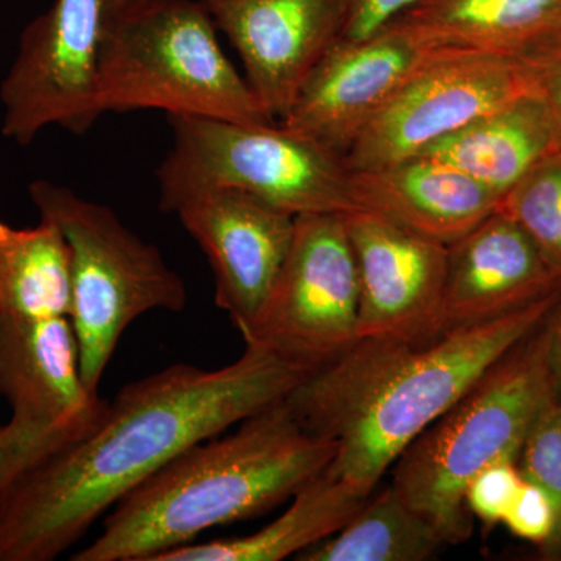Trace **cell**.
<instances>
[{"label": "cell", "mask_w": 561, "mask_h": 561, "mask_svg": "<svg viewBox=\"0 0 561 561\" xmlns=\"http://www.w3.org/2000/svg\"><path fill=\"white\" fill-rule=\"evenodd\" d=\"M530 91L545 106L561 146V33L519 55Z\"/></svg>", "instance_id": "cell-26"}, {"label": "cell", "mask_w": 561, "mask_h": 561, "mask_svg": "<svg viewBox=\"0 0 561 561\" xmlns=\"http://www.w3.org/2000/svg\"><path fill=\"white\" fill-rule=\"evenodd\" d=\"M516 465L524 481L545 491L552 504V534L537 549L538 559L561 561V401L553 394L531 424Z\"/></svg>", "instance_id": "cell-24"}, {"label": "cell", "mask_w": 561, "mask_h": 561, "mask_svg": "<svg viewBox=\"0 0 561 561\" xmlns=\"http://www.w3.org/2000/svg\"><path fill=\"white\" fill-rule=\"evenodd\" d=\"M419 0H350L348 18L339 41H359L375 35L404 14Z\"/></svg>", "instance_id": "cell-28"}, {"label": "cell", "mask_w": 561, "mask_h": 561, "mask_svg": "<svg viewBox=\"0 0 561 561\" xmlns=\"http://www.w3.org/2000/svg\"><path fill=\"white\" fill-rule=\"evenodd\" d=\"M359 280L357 339L423 342L446 331L448 245L378 214H343Z\"/></svg>", "instance_id": "cell-12"}, {"label": "cell", "mask_w": 561, "mask_h": 561, "mask_svg": "<svg viewBox=\"0 0 561 561\" xmlns=\"http://www.w3.org/2000/svg\"><path fill=\"white\" fill-rule=\"evenodd\" d=\"M559 291L560 276L500 209L448 245L446 331L507 316Z\"/></svg>", "instance_id": "cell-16"}, {"label": "cell", "mask_w": 561, "mask_h": 561, "mask_svg": "<svg viewBox=\"0 0 561 561\" xmlns=\"http://www.w3.org/2000/svg\"><path fill=\"white\" fill-rule=\"evenodd\" d=\"M561 291L430 339H357L286 398L302 426L335 445L330 470L371 494L398 457L491 365L537 330Z\"/></svg>", "instance_id": "cell-2"}, {"label": "cell", "mask_w": 561, "mask_h": 561, "mask_svg": "<svg viewBox=\"0 0 561 561\" xmlns=\"http://www.w3.org/2000/svg\"><path fill=\"white\" fill-rule=\"evenodd\" d=\"M523 482L516 460H500L490 465L468 485V511L485 526H496L504 522Z\"/></svg>", "instance_id": "cell-25"}, {"label": "cell", "mask_w": 561, "mask_h": 561, "mask_svg": "<svg viewBox=\"0 0 561 561\" xmlns=\"http://www.w3.org/2000/svg\"><path fill=\"white\" fill-rule=\"evenodd\" d=\"M106 0H55L24 28L0 83L2 135L28 146L49 127L84 135L103 116L99 65Z\"/></svg>", "instance_id": "cell-9"}, {"label": "cell", "mask_w": 561, "mask_h": 561, "mask_svg": "<svg viewBox=\"0 0 561 561\" xmlns=\"http://www.w3.org/2000/svg\"><path fill=\"white\" fill-rule=\"evenodd\" d=\"M559 147L545 106L529 92L437 140L421 154L451 164L502 198Z\"/></svg>", "instance_id": "cell-19"}, {"label": "cell", "mask_w": 561, "mask_h": 561, "mask_svg": "<svg viewBox=\"0 0 561 561\" xmlns=\"http://www.w3.org/2000/svg\"><path fill=\"white\" fill-rule=\"evenodd\" d=\"M172 149L158 168L160 208L209 187L249 192L294 214L356 209L341 154L286 125L169 116Z\"/></svg>", "instance_id": "cell-7"}, {"label": "cell", "mask_w": 561, "mask_h": 561, "mask_svg": "<svg viewBox=\"0 0 561 561\" xmlns=\"http://www.w3.org/2000/svg\"><path fill=\"white\" fill-rule=\"evenodd\" d=\"M350 173L356 209L446 245L474 230L500 206L496 194L430 154Z\"/></svg>", "instance_id": "cell-17"}, {"label": "cell", "mask_w": 561, "mask_h": 561, "mask_svg": "<svg viewBox=\"0 0 561 561\" xmlns=\"http://www.w3.org/2000/svg\"><path fill=\"white\" fill-rule=\"evenodd\" d=\"M72 268L65 234L51 220L18 228L0 220V316L70 317Z\"/></svg>", "instance_id": "cell-21"}, {"label": "cell", "mask_w": 561, "mask_h": 561, "mask_svg": "<svg viewBox=\"0 0 561 561\" xmlns=\"http://www.w3.org/2000/svg\"><path fill=\"white\" fill-rule=\"evenodd\" d=\"M309 373L245 345L205 370L175 364L127 383L83 438L18 476L0 494V561H51L135 486L195 443L286 400Z\"/></svg>", "instance_id": "cell-1"}, {"label": "cell", "mask_w": 561, "mask_h": 561, "mask_svg": "<svg viewBox=\"0 0 561 561\" xmlns=\"http://www.w3.org/2000/svg\"><path fill=\"white\" fill-rule=\"evenodd\" d=\"M14 479V457L7 426H0V494Z\"/></svg>", "instance_id": "cell-30"}, {"label": "cell", "mask_w": 561, "mask_h": 561, "mask_svg": "<svg viewBox=\"0 0 561 561\" xmlns=\"http://www.w3.org/2000/svg\"><path fill=\"white\" fill-rule=\"evenodd\" d=\"M0 394L11 408L14 479L83 438L108 405L84 381L70 317L0 316Z\"/></svg>", "instance_id": "cell-10"}, {"label": "cell", "mask_w": 561, "mask_h": 561, "mask_svg": "<svg viewBox=\"0 0 561 561\" xmlns=\"http://www.w3.org/2000/svg\"><path fill=\"white\" fill-rule=\"evenodd\" d=\"M545 321L491 365L391 467V485L445 546L470 540L474 516L468 511V485L490 465L518 459L531 424L552 397Z\"/></svg>", "instance_id": "cell-4"}, {"label": "cell", "mask_w": 561, "mask_h": 561, "mask_svg": "<svg viewBox=\"0 0 561 561\" xmlns=\"http://www.w3.org/2000/svg\"><path fill=\"white\" fill-rule=\"evenodd\" d=\"M497 209L529 236L561 278V147L505 192Z\"/></svg>", "instance_id": "cell-23"}, {"label": "cell", "mask_w": 561, "mask_h": 561, "mask_svg": "<svg viewBox=\"0 0 561 561\" xmlns=\"http://www.w3.org/2000/svg\"><path fill=\"white\" fill-rule=\"evenodd\" d=\"M548 334V367L552 394L561 401V297L545 321Z\"/></svg>", "instance_id": "cell-29"}, {"label": "cell", "mask_w": 561, "mask_h": 561, "mask_svg": "<svg viewBox=\"0 0 561 561\" xmlns=\"http://www.w3.org/2000/svg\"><path fill=\"white\" fill-rule=\"evenodd\" d=\"M128 2H133V0H106V11L119 9Z\"/></svg>", "instance_id": "cell-31"}, {"label": "cell", "mask_w": 561, "mask_h": 561, "mask_svg": "<svg viewBox=\"0 0 561 561\" xmlns=\"http://www.w3.org/2000/svg\"><path fill=\"white\" fill-rule=\"evenodd\" d=\"M394 21L430 49L519 57L561 33V0H419Z\"/></svg>", "instance_id": "cell-18"}, {"label": "cell", "mask_w": 561, "mask_h": 561, "mask_svg": "<svg viewBox=\"0 0 561 561\" xmlns=\"http://www.w3.org/2000/svg\"><path fill=\"white\" fill-rule=\"evenodd\" d=\"M502 524H505L516 537L531 542L537 549L541 548L551 537L553 529L551 501L545 491L534 483L524 481Z\"/></svg>", "instance_id": "cell-27"}, {"label": "cell", "mask_w": 561, "mask_h": 561, "mask_svg": "<svg viewBox=\"0 0 561 561\" xmlns=\"http://www.w3.org/2000/svg\"><path fill=\"white\" fill-rule=\"evenodd\" d=\"M335 456L286 400L254 413L230 435L195 443L110 511L102 534L72 561H157L203 531L264 515Z\"/></svg>", "instance_id": "cell-3"}, {"label": "cell", "mask_w": 561, "mask_h": 561, "mask_svg": "<svg viewBox=\"0 0 561 561\" xmlns=\"http://www.w3.org/2000/svg\"><path fill=\"white\" fill-rule=\"evenodd\" d=\"M357 311L359 280L343 214H305L295 219L267 297L239 332L245 345L312 375L357 341Z\"/></svg>", "instance_id": "cell-8"}, {"label": "cell", "mask_w": 561, "mask_h": 561, "mask_svg": "<svg viewBox=\"0 0 561 561\" xmlns=\"http://www.w3.org/2000/svg\"><path fill=\"white\" fill-rule=\"evenodd\" d=\"M238 50L272 119L284 116L317 62L341 39L350 0H198Z\"/></svg>", "instance_id": "cell-15"}, {"label": "cell", "mask_w": 561, "mask_h": 561, "mask_svg": "<svg viewBox=\"0 0 561 561\" xmlns=\"http://www.w3.org/2000/svg\"><path fill=\"white\" fill-rule=\"evenodd\" d=\"M529 92V79L518 57L437 50L360 133L346 153V168L367 171L416 157L437 140Z\"/></svg>", "instance_id": "cell-11"}, {"label": "cell", "mask_w": 561, "mask_h": 561, "mask_svg": "<svg viewBox=\"0 0 561 561\" xmlns=\"http://www.w3.org/2000/svg\"><path fill=\"white\" fill-rule=\"evenodd\" d=\"M28 194L41 219L54 221L68 241L70 321L84 381L99 391L125 330L147 312L184 311L186 283L157 247L125 227L108 206L47 180L33 181Z\"/></svg>", "instance_id": "cell-6"}, {"label": "cell", "mask_w": 561, "mask_h": 561, "mask_svg": "<svg viewBox=\"0 0 561 561\" xmlns=\"http://www.w3.org/2000/svg\"><path fill=\"white\" fill-rule=\"evenodd\" d=\"M208 257L217 306L241 331L267 297L294 238V214L234 187H209L169 209Z\"/></svg>", "instance_id": "cell-14"}, {"label": "cell", "mask_w": 561, "mask_h": 561, "mask_svg": "<svg viewBox=\"0 0 561 561\" xmlns=\"http://www.w3.org/2000/svg\"><path fill=\"white\" fill-rule=\"evenodd\" d=\"M445 542L393 485L368 497L351 522L327 540L306 549L300 561H424Z\"/></svg>", "instance_id": "cell-22"}, {"label": "cell", "mask_w": 561, "mask_h": 561, "mask_svg": "<svg viewBox=\"0 0 561 561\" xmlns=\"http://www.w3.org/2000/svg\"><path fill=\"white\" fill-rule=\"evenodd\" d=\"M370 496L328 467L294 494L279 518L256 534L192 542L157 561H279L300 556L342 530Z\"/></svg>", "instance_id": "cell-20"}, {"label": "cell", "mask_w": 561, "mask_h": 561, "mask_svg": "<svg viewBox=\"0 0 561 561\" xmlns=\"http://www.w3.org/2000/svg\"><path fill=\"white\" fill-rule=\"evenodd\" d=\"M434 49L393 21L359 41H337L317 62L280 117L345 160L346 153Z\"/></svg>", "instance_id": "cell-13"}, {"label": "cell", "mask_w": 561, "mask_h": 561, "mask_svg": "<svg viewBox=\"0 0 561 561\" xmlns=\"http://www.w3.org/2000/svg\"><path fill=\"white\" fill-rule=\"evenodd\" d=\"M99 98L103 114L160 110L168 117L273 122L198 0H133L106 11Z\"/></svg>", "instance_id": "cell-5"}]
</instances>
